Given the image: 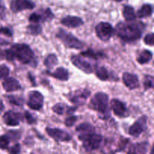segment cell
I'll return each instance as SVG.
<instances>
[{
    "mask_svg": "<svg viewBox=\"0 0 154 154\" xmlns=\"http://www.w3.org/2000/svg\"><path fill=\"white\" fill-rule=\"evenodd\" d=\"M145 25L141 22H120L117 24L114 32L124 42H132L139 40L144 32Z\"/></svg>",
    "mask_w": 154,
    "mask_h": 154,
    "instance_id": "obj_1",
    "label": "cell"
},
{
    "mask_svg": "<svg viewBox=\"0 0 154 154\" xmlns=\"http://www.w3.org/2000/svg\"><path fill=\"white\" fill-rule=\"evenodd\" d=\"M3 56L8 61L17 60L23 64H32L35 61V54L29 45L15 44L3 52Z\"/></svg>",
    "mask_w": 154,
    "mask_h": 154,
    "instance_id": "obj_2",
    "label": "cell"
},
{
    "mask_svg": "<svg viewBox=\"0 0 154 154\" xmlns=\"http://www.w3.org/2000/svg\"><path fill=\"white\" fill-rule=\"evenodd\" d=\"M109 96L107 93L99 92L94 95L90 100L89 108L101 114L99 117L102 119H107L110 116L109 108Z\"/></svg>",
    "mask_w": 154,
    "mask_h": 154,
    "instance_id": "obj_3",
    "label": "cell"
},
{
    "mask_svg": "<svg viewBox=\"0 0 154 154\" xmlns=\"http://www.w3.org/2000/svg\"><path fill=\"white\" fill-rule=\"evenodd\" d=\"M78 138L81 141H84L83 147L88 152H92L98 150L100 147L102 140H103L102 135L95 134L94 132L81 134L78 136Z\"/></svg>",
    "mask_w": 154,
    "mask_h": 154,
    "instance_id": "obj_4",
    "label": "cell"
},
{
    "mask_svg": "<svg viewBox=\"0 0 154 154\" xmlns=\"http://www.w3.org/2000/svg\"><path fill=\"white\" fill-rule=\"evenodd\" d=\"M56 37L60 39L66 47L73 49L81 50L84 47V44L72 33L68 32L63 29H60Z\"/></svg>",
    "mask_w": 154,
    "mask_h": 154,
    "instance_id": "obj_5",
    "label": "cell"
},
{
    "mask_svg": "<svg viewBox=\"0 0 154 154\" xmlns=\"http://www.w3.org/2000/svg\"><path fill=\"white\" fill-rule=\"evenodd\" d=\"M96 33L97 37L103 42H108L114 33V29L112 25L107 22H100L96 25Z\"/></svg>",
    "mask_w": 154,
    "mask_h": 154,
    "instance_id": "obj_6",
    "label": "cell"
},
{
    "mask_svg": "<svg viewBox=\"0 0 154 154\" xmlns=\"http://www.w3.org/2000/svg\"><path fill=\"white\" fill-rule=\"evenodd\" d=\"M90 91L88 89H80L69 94V99L72 103L76 106L83 105L86 103L87 99L90 96Z\"/></svg>",
    "mask_w": 154,
    "mask_h": 154,
    "instance_id": "obj_7",
    "label": "cell"
},
{
    "mask_svg": "<svg viewBox=\"0 0 154 154\" xmlns=\"http://www.w3.org/2000/svg\"><path fill=\"white\" fill-rule=\"evenodd\" d=\"M27 105L34 111H40L44 105V96L40 92L33 90L29 93Z\"/></svg>",
    "mask_w": 154,
    "mask_h": 154,
    "instance_id": "obj_8",
    "label": "cell"
},
{
    "mask_svg": "<svg viewBox=\"0 0 154 154\" xmlns=\"http://www.w3.org/2000/svg\"><path fill=\"white\" fill-rule=\"evenodd\" d=\"M147 117L144 115L138 119L129 129V134L135 138H138L147 129Z\"/></svg>",
    "mask_w": 154,
    "mask_h": 154,
    "instance_id": "obj_9",
    "label": "cell"
},
{
    "mask_svg": "<svg viewBox=\"0 0 154 154\" xmlns=\"http://www.w3.org/2000/svg\"><path fill=\"white\" fill-rule=\"evenodd\" d=\"M71 61L72 64L80 69L81 71L84 72L86 74H91L93 72V66L90 63L85 60L84 57L81 55H74L71 57Z\"/></svg>",
    "mask_w": 154,
    "mask_h": 154,
    "instance_id": "obj_10",
    "label": "cell"
},
{
    "mask_svg": "<svg viewBox=\"0 0 154 154\" xmlns=\"http://www.w3.org/2000/svg\"><path fill=\"white\" fill-rule=\"evenodd\" d=\"M45 130L51 138H52L53 139L55 140L56 141H58V142H60V141H63V142L69 141L72 138V135L69 132H66L61 129L48 127L46 128Z\"/></svg>",
    "mask_w": 154,
    "mask_h": 154,
    "instance_id": "obj_11",
    "label": "cell"
},
{
    "mask_svg": "<svg viewBox=\"0 0 154 154\" xmlns=\"http://www.w3.org/2000/svg\"><path fill=\"white\" fill-rule=\"evenodd\" d=\"M54 15L50 8H46L39 12H34L31 14L29 17V20L31 23H38L39 22H45L54 19Z\"/></svg>",
    "mask_w": 154,
    "mask_h": 154,
    "instance_id": "obj_12",
    "label": "cell"
},
{
    "mask_svg": "<svg viewBox=\"0 0 154 154\" xmlns=\"http://www.w3.org/2000/svg\"><path fill=\"white\" fill-rule=\"evenodd\" d=\"M111 109L116 116L121 118H125L129 115L126 105L124 102L117 99H114L111 102Z\"/></svg>",
    "mask_w": 154,
    "mask_h": 154,
    "instance_id": "obj_13",
    "label": "cell"
},
{
    "mask_svg": "<svg viewBox=\"0 0 154 154\" xmlns=\"http://www.w3.org/2000/svg\"><path fill=\"white\" fill-rule=\"evenodd\" d=\"M35 7V4L31 0H12L11 9L14 13H17L24 10H32Z\"/></svg>",
    "mask_w": 154,
    "mask_h": 154,
    "instance_id": "obj_14",
    "label": "cell"
},
{
    "mask_svg": "<svg viewBox=\"0 0 154 154\" xmlns=\"http://www.w3.org/2000/svg\"><path fill=\"white\" fill-rule=\"evenodd\" d=\"M3 122L9 126H19L21 120V114L20 113L10 110L6 111L3 115Z\"/></svg>",
    "mask_w": 154,
    "mask_h": 154,
    "instance_id": "obj_15",
    "label": "cell"
},
{
    "mask_svg": "<svg viewBox=\"0 0 154 154\" xmlns=\"http://www.w3.org/2000/svg\"><path fill=\"white\" fill-rule=\"evenodd\" d=\"M123 84L127 87L129 90H135L139 87V79L138 76L135 74L125 72L123 75Z\"/></svg>",
    "mask_w": 154,
    "mask_h": 154,
    "instance_id": "obj_16",
    "label": "cell"
},
{
    "mask_svg": "<svg viewBox=\"0 0 154 154\" xmlns=\"http://www.w3.org/2000/svg\"><path fill=\"white\" fill-rule=\"evenodd\" d=\"M2 86L4 90L8 93L14 92L20 90L22 87L20 84L17 79L14 78H6L5 81L2 82Z\"/></svg>",
    "mask_w": 154,
    "mask_h": 154,
    "instance_id": "obj_17",
    "label": "cell"
},
{
    "mask_svg": "<svg viewBox=\"0 0 154 154\" xmlns=\"http://www.w3.org/2000/svg\"><path fill=\"white\" fill-rule=\"evenodd\" d=\"M61 23L69 28H77L84 24V21L79 17L67 16L61 20Z\"/></svg>",
    "mask_w": 154,
    "mask_h": 154,
    "instance_id": "obj_18",
    "label": "cell"
},
{
    "mask_svg": "<svg viewBox=\"0 0 154 154\" xmlns=\"http://www.w3.org/2000/svg\"><path fill=\"white\" fill-rule=\"evenodd\" d=\"M47 74L49 75L50 76L53 77V78H56V79H58L62 81H67L69 78V71L63 67L57 68V69L53 72H50L48 71V72H47Z\"/></svg>",
    "mask_w": 154,
    "mask_h": 154,
    "instance_id": "obj_19",
    "label": "cell"
},
{
    "mask_svg": "<svg viewBox=\"0 0 154 154\" xmlns=\"http://www.w3.org/2000/svg\"><path fill=\"white\" fill-rule=\"evenodd\" d=\"M149 144L147 141L137 143L129 147V153H146L147 152Z\"/></svg>",
    "mask_w": 154,
    "mask_h": 154,
    "instance_id": "obj_20",
    "label": "cell"
},
{
    "mask_svg": "<svg viewBox=\"0 0 154 154\" xmlns=\"http://www.w3.org/2000/svg\"><path fill=\"white\" fill-rule=\"evenodd\" d=\"M96 75L99 80L102 81H109L111 79V75L108 69L104 66H100L96 69Z\"/></svg>",
    "mask_w": 154,
    "mask_h": 154,
    "instance_id": "obj_21",
    "label": "cell"
},
{
    "mask_svg": "<svg viewBox=\"0 0 154 154\" xmlns=\"http://www.w3.org/2000/svg\"><path fill=\"white\" fill-rule=\"evenodd\" d=\"M153 14V6L150 4H145L141 7L137 11L136 17L139 18H144L151 16Z\"/></svg>",
    "mask_w": 154,
    "mask_h": 154,
    "instance_id": "obj_22",
    "label": "cell"
},
{
    "mask_svg": "<svg viewBox=\"0 0 154 154\" xmlns=\"http://www.w3.org/2000/svg\"><path fill=\"white\" fill-rule=\"evenodd\" d=\"M123 15L127 22L134 21L137 17L134 8L129 5H125L123 8Z\"/></svg>",
    "mask_w": 154,
    "mask_h": 154,
    "instance_id": "obj_23",
    "label": "cell"
},
{
    "mask_svg": "<svg viewBox=\"0 0 154 154\" xmlns=\"http://www.w3.org/2000/svg\"><path fill=\"white\" fill-rule=\"evenodd\" d=\"M152 58H153V54L151 51L148 50H144L140 53L138 57H137V62L141 65H144L149 63L152 60Z\"/></svg>",
    "mask_w": 154,
    "mask_h": 154,
    "instance_id": "obj_24",
    "label": "cell"
},
{
    "mask_svg": "<svg viewBox=\"0 0 154 154\" xmlns=\"http://www.w3.org/2000/svg\"><path fill=\"white\" fill-rule=\"evenodd\" d=\"M75 130L78 132H80L81 134H86L90 133V132H94L95 128L90 123H84L78 125L76 127V129H75Z\"/></svg>",
    "mask_w": 154,
    "mask_h": 154,
    "instance_id": "obj_25",
    "label": "cell"
},
{
    "mask_svg": "<svg viewBox=\"0 0 154 154\" xmlns=\"http://www.w3.org/2000/svg\"><path fill=\"white\" fill-rule=\"evenodd\" d=\"M58 63V58L55 54H49L44 60V65L48 68V69H51L54 68L56 65Z\"/></svg>",
    "mask_w": 154,
    "mask_h": 154,
    "instance_id": "obj_26",
    "label": "cell"
},
{
    "mask_svg": "<svg viewBox=\"0 0 154 154\" xmlns=\"http://www.w3.org/2000/svg\"><path fill=\"white\" fill-rule=\"evenodd\" d=\"M81 55L83 56L84 57H88V58L93 59V60H97V59H99L101 58V57H103L102 53L96 52L94 50L91 49V48L81 52Z\"/></svg>",
    "mask_w": 154,
    "mask_h": 154,
    "instance_id": "obj_27",
    "label": "cell"
},
{
    "mask_svg": "<svg viewBox=\"0 0 154 154\" xmlns=\"http://www.w3.org/2000/svg\"><path fill=\"white\" fill-rule=\"evenodd\" d=\"M27 32L32 35H38L42 32V28L39 24H31L27 26Z\"/></svg>",
    "mask_w": 154,
    "mask_h": 154,
    "instance_id": "obj_28",
    "label": "cell"
},
{
    "mask_svg": "<svg viewBox=\"0 0 154 154\" xmlns=\"http://www.w3.org/2000/svg\"><path fill=\"white\" fill-rule=\"evenodd\" d=\"M7 99L8 100L9 103L11 105H17V106H22L24 103L23 99L19 96H13V95H10V96H7Z\"/></svg>",
    "mask_w": 154,
    "mask_h": 154,
    "instance_id": "obj_29",
    "label": "cell"
},
{
    "mask_svg": "<svg viewBox=\"0 0 154 154\" xmlns=\"http://www.w3.org/2000/svg\"><path fill=\"white\" fill-rule=\"evenodd\" d=\"M10 141L11 139L7 134L4 135H1L0 136V149L1 150H7L8 148Z\"/></svg>",
    "mask_w": 154,
    "mask_h": 154,
    "instance_id": "obj_30",
    "label": "cell"
},
{
    "mask_svg": "<svg viewBox=\"0 0 154 154\" xmlns=\"http://www.w3.org/2000/svg\"><path fill=\"white\" fill-rule=\"evenodd\" d=\"M67 105L66 104L63 103H57L53 107V111L55 114H58V115H63L64 114L65 111H66V108Z\"/></svg>",
    "mask_w": 154,
    "mask_h": 154,
    "instance_id": "obj_31",
    "label": "cell"
},
{
    "mask_svg": "<svg viewBox=\"0 0 154 154\" xmlns=\"http://www.w3.org/2000/svg\"><path fill=\"white\" fill-rule=\"evenodd\" d=\"M153 77L151 75H145L144 81V90H147L149 89L153 88Z\"/></svg>",
    "mask_w": 154,
    "mask_h": 154,
    "instance_id": "obj_32",
    "label": "cell"
},
{
    "mask_svg": "<svg viewBox=\"0 0 154 154\" xmlns=\"http://www.w3.org/2000/svg\"><path fill=\"white\" fill-rule=\"evenodd\" d=\"M7 135H8V137L10 138L11 141H17V140L20 139V138L21 133L20 131H16V130H11L9 131L7 133Z\"/></svg>",
    "mask_w": 154,
    "mask_h": 154,
    "instance_id": "obj_33",
    "label": "cell"
},
{
    "mask_svg": "<svg viewBox=\"0 0 154 154\" xmlns=\"http://www.w3.org/2000/svg\"><path fill=\"white\" fill-rule=\"evenodd\" d=\"M9 72H10V69L8 66L5 65L0 66V80L7 78L9 75Z\"/></svg>",
    "mask_w": 154,
    "mask_h": 154,
    "instance_id": "obj_34",
    "label": "cell"
},
{
    "mask_svg": "<svg viewBox=\"0 0 154 154\" xmlns=\"http://www.w3.org/2000/svg\"><path fill=\"white\" fill-rule=\"evenodd\" d=\"M144 42L146 45H149L150 47H153L154 45V34L153 32L147 34V35L144 37Z\"/></svg>",
    "mask_w": 154,
    "mask_h": 154,
    "instance_id": "obj_35",
    "label": "cell"
},
{
    "mask_svg": "<svg viewBox=\"0 0 154 154\" xmlns=\"http://www.w3.org/2000/svg\"><path fill=\"white\" fill-rule=\"evenodd\" d=\"M77 120H78V117H76V116H70V117L66 119L65 124L67 127H72L75 124Z\"/></svg>",
    "mask_w": 154,
    "mask_h": 154,
    "instance_id": "obj_36",
    "label": "cell"
},
{
    "mask_svg": "<svg viewBox=\"0 0 154 154\" xmlns=\"http://www.w3.org/2000/svg\"><path fill=\"white\" fill-rule=\"evenodd\" d=\"M24 117H25L26 120L28 123V124L32 125L36 123V119L29 111H25V113H24Z\"/></svg>",
    "mask_w": 154,
    "mask_h": 154,
    "instance_id": "obj_37",
    "label": "cell"
},
{
    "mask_svg": "<svg viewBox=\"0 0 154 154\" xmlns=\"http://www.w3.org/2000/svg\"><path fill=\"white\" fill-rule=\"evenodd\" d=\"M0 34H3L8 37H12L13 35V31L11 29L8 28V27H2L0 28Z\"/></svg>",
    "mask_w": 154,
    "mask_h": 154,
    "instance_id": "obj_38",
    "label": "cell"
},
{
    "mask_svg": "<svg viewBox=\"0 0 154 154\" xmlns=\"http://www.w3.org/2000/svg\"><path fill=\"white\" fill-rule=\"evenodd\" d=\"M8 152L11 153H19L20 152V144L18 143L15 144L8 149Z\"/></svg>",
    "mask_w": 154,
    "mask_h": 154,
    "instance_id": "obj_39",
    "label": "cell"
},
{
    "mask_svg": "<svg viewBox=\"0 0 154 154\" xmlns=\"http://www.w3.org/2000/svg\"><path fill=\"white\" fill-rule=\"evenodd\" d=\"M77 108H78V106H76V105H75V107H70V108H68L67 113H68V114H73V113L75 112V111H76Z\"/></svg>",
    "mask_w": 154,
    "mask_h": 154,
    "instance_id": "obj_40",
    "label": "cell"
},
{
    "mask_svg": "<svg viewBox=\"0 0 154 154\" xmlns=\"http://www.w3.org/2000/svg\"><path fill=\"white\" fill-rule=\"evenodd\" d=\"M29 78L30 79V81H32V85L34 86H36V84H35V78L32 76V75H31V73H29Z\"/></svg>",
    "mask_w": 154,
    "mask_h": 154,
    "instance_id": "obj_41",
    "label": "cell"
},
{
    "mask_svg": "<svg viewBox=\"0 0 154 154\" xmlns=\"http://www.w3.org/2000/svg\"><path fill=\"white\" fill-rule=\"evenodd\" d=\"M4 109H5V105H4V104H3L2 101L0 99V114L3 112Z\"/></svg>",
    "mask_w": 154,
    "mask_h": 154,
    "instance_id": "obj_42",
    "label": "cell"
},
{
    "mask_svg": "<svg viewBox=\"0 0 154 154\" xmlns=\"http://www.w3.org/2000/svg\"><path fill=\"white\" fill-rule=\"evenodd\" d=\"M0 44H1V45H8V42H5V41H3V39L0 38Z\"/></svg>",
    "mask_w": 154,
    "mask_h": 154,
    "instance_id": "obj_43",
    "label": "cell"
},
{
    "mask_svg": "<svg viewBox=\"0 0 154 154\" xmlns=\"http://www.w3.org/2000/svg\"><path fill=\"white\" fill-rule=\"evenodd\" d=\"M114 1H115V2H122V1H123V0H114Z\"/></svg>",
    "mask_w": 154,
    "mask_h": 154,
    "instance_id": "obj_44",
    "label": "cell"
}]
</instances>
